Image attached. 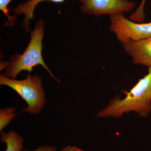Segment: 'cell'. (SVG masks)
Here are the masks:
<instances>
[{
    "label": "cell",
    "instance_id": "6da1fadb",
    "mask_svg": "<svg viewBox=\"0 0 151 151\" xmlns=\"http://www.w3.org/2000/svg\"><path fill=\"white\" fill-rule=\"evenodd\" d=\"M126 97H116L106 108L97 113L98 118H119L125 113L133 111L146 118L151 111V67L148 73L141 78L129 92L124 91Z\"/></svg>",
    "mask_w": 151,
    "mask_h": 151
},
{
    "label": "cell",
    "instance_id": "7a4b0ae2",
    "mask_svg": "<svg viewBox=\"0 0 151 151\" xmlns=\"http://www.w3.org/2000/svg\"><path fill=\"white\" fill-rule=\"evenodd\" d=\"M44 26L42 20L36 23L34 30L31 32V38L27 48L22 54L14 55L11 58L4 73V76L15 79L18 74L22 71L27 70L29 73L35 66L40 65L48 71L55 81L60 82L47 66L42 58V41L44 34Z\"/></svg>",
    "mask_w": 151,
    "mask_h": 151
},
{
    "label": "cell",
    "instance_id": "3957f363",
    "mask_svg": "<svg viewBox=\"0 0 151 151\" xmlns=\"http://www.w3.org/2000/svg\"><path fill=\"white\" fill-rule=\"evenodd\" d=\"M0 84L11 87L27 102V108L24 111L31 114H37L46 103L45 93L42 85V78L38 75L29 74L26 79L17 80L0 75Z\"/></svg>",
    "mask_w": 151,
    "mask_h": 151
},
{
    "label": "cell",
    "instance_id": "277c9868",
    "mask_svg": "<svg viewBox=\"0 0 151 151\" xmlns=\"http://www.w3.org/2000/svg\"><path fill=\"white\" fill-rule=\"evenodd\" d=\"M110 30L122 45L129 41H138L151 37V22H136L125 17L123 14L110 17Z\"/></svg>",
    "mask_w": 151,
    "mask_h": 151
},
{
    "label": "cell",
    "instance_id": "5b68a950",
    "mask_svg": "<svg viewBox=\"0 0 151 151\" xmlns=\"http://www.w3.org/2000/svg\"><path fill=\"white\" fill-rule=\"evenodd\" d=\"M80 10L96 17H110L129 12L136 7V3L129 0H84Z\"/></svg>",
    "mask_w": 151,
    "mask_h": 151
},
{
    "label": "cell",
    "instance_id": "8992f818",
    "mask_svg": "<svg viewBox=\"0 0 151 151\" xmlns=\"http://www.w3.org/2000/svg\"><path fill=\"white\" fill-rule=\"evenodd\" d=\"M124 50L134 63L151 67V37L123 45Z\"/></svg>",
    "mask_w": 151,
    "mask_h": 151
},
{
    "label": "cell",
    "instance_id": "52a82bcc",
    "mask_svg": "<svg viewBox=\"0 0 151 151\" xmlns=\"http://www.w3.org/2000/svg\"><path fill=\"white\" fill-rule=\"evenodd\" d=\"M51 1L55 3L63 2L65 0H29L23 4H20L14 9V13L21 15L23 14L24 18L22 24V27L26 31L30 32L29 24L30 20L34 18V12L36 7L39 3L43 1ZM81 2H84V0H78Z\"/></svg>",
    "mask_w": 151,
    "mask_h": 151
},
{
    "label": "cell",
    "instance_id": "ba28073f",
    "mask_svg": "<svg viewBox=\"0 0 151 151\" xmlns=\"http://www.w3.org/2000/svg\"><path fill=\"white\" fill-rule=\"evenodd\" d=\"M1 141L6 145L5 151H22L23 149V138L13 130L8 133L1 132Z\"/></svg>",
    "mask_w": 151,
    "mask_h": 151
},
{
    "label": "cell",
    "instance_id": "9c48e42d",
    "mask_svg": "<svg viewBox=\"0 0 151 151\" xmlns=\"http://www.w3.org/2000/svg\"><path fill=\"white\" fill-rule=\"evenodd\" d=\"M14 107L1 108L0 110V131L9 124L10 122L16 116Z\"/></svg>",
    "mask_w": 151,
    "mask_h": 151
},
{
    "label": "cell",
    "instance_id": "30bf717a",
    "mask_svg": "<svg viewBox=\"0 0 151 151\" xmlns=\"http://www.w3.org/2000/svg\"><path fill=\"white\" fill-rule=\"evenodd\" d=\"M147 0H142L140 5L133 13L129 16V19L132 21L137 23H142L145 20V14L144 13V7Z\"/></svg>",
    "mask_w": 151,
    "mask_h": 151
},
{
    "label": "cell",
    "instance_id": "8fae6325",
    "mask_svg": "<svg viewBox=\"0 0 151 151\" xmlns=\"http://www.w3.org/2000/svg\"><path fill=\"white\" fill-rule=\"evenodd\" d=\"M12 0H0V10L8 18V21L5 25L10 27H12L15 23L17 19L15 15L11 17L9 15V10L7 6Z\"/></svg>",
    "mask_w": 151,
    "mask_h": 151
},
{
    "label": "cell",
    "instance_id": "7c38bea8",
    "mask_svg": "<svg viewBox=\"0 0 151 151\" xmlns=\"http://www.w3.org/2000/svg\"><path fill=\"white\" fill-rule=\"evenodd\" d=\"M23 151H31L26 149H24ZM33 151H57L55 147L54 146L44 145L39 147Z\"/></svg>",
    "mask_w": 151,
    "mask_h": 151
},
{
    "label": "cell",
    "instance_id": "4fadbf2b",
    "mask_svg": "<svg viewBox=\"0 0 151 151\" xmlns=\"http://www.w3.org/2000/svg\"><path fill=\"white\" fill-rule=\"evenodd\" d=\"M60 151H84L81 149L76 147L75 146L74 147H70L68 146L64 148Z\"/></svg>",
    "mask_w": 151,
    "mask_h": 151
}]
</instances>
